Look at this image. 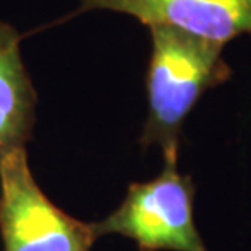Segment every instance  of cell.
I'll use <instances>...</instances> for the list:
<instances>
[{
    "label": "cell",
    "instance_id": "1",
    "mask_svg": "<svg viewBox=\"0 0 251 251\" xmlns=\"http://www.w3.org/2000/svg\"><path fill=\"white\" fill-rule=\"evenodd\" d=\"M150 54L145 87L149 114L140 145H158L163 160H178L183 124L210 88L225 83L232 69L224 59V43L175 26H150Z\"/></svg>",
    "mask_w": 251,
    "mask_h": 251
},
{
    "label": "cell",
    "instance_id": "2",
    "mask_svg": "<svg viewBox=\"0 0 251 251\" xmlns=\"http://www.w3.org/2000/svg\"><path fill=\"white\" fill-rule=\"evenodd\" d=\"M157 178L132 183L121 205L93 222L95 238L121 235L140 251H207L194 222L196 188L178 172V160H163Z\"/></svg>",
    "mask_w": 251,
    "mask_h": 251
},
{
    "label": "cell",
    "instance_id": "3",
    "mask_svg": "<svg viewBox=\"0 0 251 251\" xmlns=\"http://www.w3.org/2000/svg\"><path fill=\"white\" fill-rule=\"evenodd\" d=\"M0 233L3 251H92V225L54 205L28 165L26 149L0 160Z\"/></svg>",
    "mask_w": 251,
    "mask_h": 251
},
{
    "label": "cell",
    "instance_id": "4",
    "mask_svg": "<svg viewBox=\"0 0 251 251\" xmlns=\"http://www.w3.org/2000/svg\"><path fill=\"white\" fill-rule=\"evenodd\" d=\"M113 10L145 26H175L227 44L251 34V0H82L78 13Z\"/></svg>",
    "mask_w": 251,
    "mask_h": 251
},
{
    "label": "cell",
    "instance_id": "5",
    "mask_svg": "<svg viewBox=\"0 0 251 251\" xmlns=\"http://www.w3.org/2000/svg\"><path fill=\"white\" fill-rule=\"evenodd\" d=\"M22 36L0 22V160L31 137L36 92L20 54Z\"/></svg>",
    "mask_w": 251,
    "mask_h": 251
}]
</instances>
